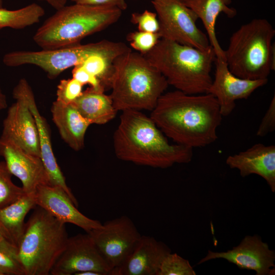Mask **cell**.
Here are the masks:
<instances>
[{
    "label": "cell",
    "mask_w": 275,
    "mask_h": 275,
    "mask_svg": "<svg viewBox=\"0 0 275 275\" xmlns=\"http://www.w3.org/2000/svg\"><path fill=\"white\" fill-rule=\"evenodd\" d=\"M226 164L245 177L256 174L263 178L275 192V146L258 143L237 154L229 155Z\"/></svg>",
    "instance_id": "d6986e66"
},
{
    "label": "cell",
    "mask_w": 275,
    "mask_h": 275,
    "mask_svg": "<svg viewBox=\"0 0 275 275\" xmlns=\"http://www.w3.org/2000/svg\"><path fill=\"white\" fill-rule=\"evenodd\" d=\"M3 7V1L0 0V8Z\"/></svg>",
    "instance_id": "74e56055"
},
{
    "label": "cell",
    "mask_w": 275,
    "mask_h": 275,
    "mask_svg": "<svg viewBox=\"0 0 275 275\" xmlns=\"http://www.w3.org/2000/svg\"><path fill=\"white\" fill-rule=\"evenodd\" d=\"M275 30L264 18H255L231 36L225 61L235 75L246 79H268L275 68Z\"/></svg>",
    "instance_id": "8992f818"
},
{
    "label": "cell",
    "mask_w": 275,
    "mask_h": 275,
    "mask_svg": "<svg viewBox=\"0 0 275 275\" xmlns=\"http://www.w3.org/2000/svg\"><path fill=\"white\" fill-rule=\"evenodd\" d=\"M104 92L89 87L71 104L91 124H105L116 117L118 111L110 95Z\"/></svg>",
    "instance_id": "603a6c76"
},
{
    "label": "cell",
    "mask_w": 275,
    "mask_h": 275,
    "mask_svg": "<svg viewBox=\"0 0 275 275\" xmlns=\"http://www.w3.org/2000/svg\"><path fill=\"white\" fill-rule=\"evenodd\" d=\"M182 1H185V0H182Z\"/></svg>",
    "instance_id": "ab89813d"
},
{
    "label": "cell",
    "mask_w": 275,
    "mask_h": 275,
    "mask_svg": "<svg viewBox=\"0 0 275 275\" xmlns=\"http://www.w3.org/2000/svg\"><path fill=\"white\" fill-rule=\"evenodd\" d=\"M44 14V9L36 3L14 10L1 7L0 29H24L39 22Z\"/></svg>",
    "instance_id": "cb8c5ba5"
},
{
    "label": "cell",
    "mask_w": 275,
    "mask_h": 275,
    "mask_svg": "<svg viewBox=\"0 0 275 275\" xmlns=\"http://www.w3.org/2000/svg\"><path fill=\"white\" fill-rule=\"evenodd\" d=\"M150 117L176 144L192 149L214 143L223 116L209 93L188 94L175 90L164 93Z\"/></svg>",
    "instance_id": "6da1fadb"
},
{
    "label": "cell",
    "mask_w": 275,
    "mask_h": 275,
    "mask_svg": "<svg viewBox=\"0 0 275 275\" xmlns=\"http://www.w3.org/2000/svg\"><path fill=\"white\" fill-rule=\"evenodd\" d=\"M160 39L158 33L140 31L130 32L127 36V40L131 47L143 55L151 51Z\"/></svg>",
    "instance_id": "f1b7e54d"
},
{
    "label": "cell",
    "mask_w": 275,
    "mask_h": 275,
    "mask_svg": "<svg viewBox=\"0 0 275 275\" xmlns=\"http://www.w3.org/2000/svg\"><path fill=\"white\" fill-rule=\"evenodd\" d=\"M109 95L116 110L151 111L169 84L142 54L132 50L113 62Z\"/></svg>",
    "instance_id": "3957f363"
},
{
    "label": "cell",
    "mask_w": 275,
    "mask_h": 275,
    "mask_svg": "<svg viewBox=\"0 0 275 275\" xmlns=\"http://www.w3.org/2000/svg\"><path fill=\"white\" fill-rule=\"evenodd\" d=\"M12 174L5 161H0V209L20 199L25 193L12 181Z\"/></svg>",
    "instance_id": "4316f807"
},
{
    "label": "cell",
    "mask_w": 275,
    "mask_h": 275,
    "mask_svg": "<svg viewBox=\"0 0 275 275\" xmlns=\"http://www.w3.org/2000/svg\"><path fill=\"white\" fill-rule=\"evenodd\" d=\"M7 107V98L0 87V111L6 108Z\"/></svg>",
    "instance_id": "d590c367"
},
{
    "label": "cell",
    "mask_w": 275,
    "mask_h": 275,
    "mask_svg": "<svg viewBox=\"0 0 275 275\" xmlns=\"http://www.w3.org/2000/svg\"><path fill=\"white\" fill-rule=\"evenodd\" d=\"M114 60V59L105 54L95 53L88 57L79 65L97 79L105 90L109 88Z\"/></svg>",
    "instance_id": "d4e9b609"
},
{
    "label": "cell",
    "mask_w": 275,
    "mask_h": 275,
    "mask_svg": "<svg viewBox=\"0 0 275 275\" xmlns=\"http://www.w3.org/2000/svg\"><path fill=\"white\" fill-rule=\"evenodd\" d=\"M75 4L89 6H108L117 7L122 11L126 9L125 0H69Z\"/></svg>",
    "instance_id": "836d02e7"
},
{
    "label": "cell",
    "mask_w": 275,
    "mask_h": 275,
    "mask_svg": "<svg viewBox=\"0 0 275 275\" xmlns=\"http://www.w3.org/2000/svg\"><path fill=\"white\" fill-rule=\"evenodd\" d=\"M214 64V77L207 93L216 99L223 117L232 113L237 100L248 99L254 91L268 82V79L250 80L235 75L224 60L216 58Z\"/></svg>",
    "instance_id": "5bb4252c"
},
{
    "label": "cell",
    "mask_w": 275,
    "mask_h": 275,
    "mask_svg": "<svg viewBox=\"0 0 275 275\" xmlns=\"http://www.w3.org/2000/svg\"><path fill=\"white\" fill-rule=\"evenodd\" d=\"M224 259L240 269L254 270L257 275L275 274V252L257 234L246 235L239 244L226 252L208 251L198 265L211 260Z\"/></svg>",
    "instance_id": "7c38bea8"
},
{
    "label": "cell",
    "mask_w": 275,
    "mask_h": 275,
    "mask_svg": "<svg viewBox=\"0 0 275 275\" xmlns=\"http://www.w3.org/2000/svg\"><path fill=\"white\" fill-rule=\"evenodd\" d=\"M122 13V10L112 6H64L38 29L33 40L42 49L73 45L116 23Z\"/></svg>",
    "instance_id": "5b68a950"
},
{
    "label": "cell",
    "mask_w": 275,
    "mask_h": 275,
    "mask_svg": "<svg viewBox=\"0 0 275 275\" xmlns=\"http://www.w3.org/2000/svg\"><path fill=\"white\" fill-rule=\"evenodd\" d=\"M275 129V96L272 98L269 106L258 128L256 135L263 137Z\"/></svg>",
    "instance_id": "1f68e13d"
},
{
    "label": "cell",
    "mask_w": 275,
    "mask_h": 275,
    "mask_svg": "<svg viewBox=\"0 0 275 275\" xmlns=\"http://www.w3.org/2000/svg\"><path fill=\"white\" fill-rule=\"evenodd\" d=\"M72 78L77 80L83 86L88 85L90 87L105 91L99 80L89 74L81 66H74L72 70Z\"/></svg>",
    "instance_id": "d6a6232c"
},
{
    "label": "cell",
    "mask_w": 275,
    "mask_h": 275,
    "mask_svg": "<svg viewBox=\"0 0 275 275\" xmlns=\"http://www.w3.org/2000/svg\"><path fill=\"white\" fill-rule=\"evenodd\" d=\"M16 99L3 121L1 137L10 140L27 152L41 157L39 132L35 118L23 98Z\"/></svg>",
    "instance_id": "2e32d148"
},
{
    "label": "cell",
    "mask_w": 275,
    "mask_h": 275,
    "mask_svg": "<svg viewBox=\"0 0 275 275\" xmlns=\"http://www.w3.org/2000/svg\"><path fill=\"white\" fill-rule=\"evenodd\" d=\"M0 155L12 175L22 183L26 194H34L40 185L49 184L41 157L31 154L14 142L0 136Z\"/></svg>",
    "instance_id": "9a60e30c"
},
{
    "label": "cell",
    "mask_w": 275,
    "mask_h": 275,
    "mask_svg": "<svg viewBox=\"0 0 275 275\" xmlns=\"http://www.w3.org/2000/svg\"><path fill=\"white\" fill-rule=\"evenodd\" d=\"M2 238H3V237L2 236V235H1V234H0V239H2Z\"/></svg>",
    "instance_id": "f35d334b"
},
{
    "label": "cell",
    "mask_w": 275,
    "mask_h": 275,
    "mask_svg": "<svg viewBox=\"0 0 275 275\" xmlns=\"http://www.w3.org/2000/svg\"><path fill=\"white\" fill-rule=\"evenodd\" d=\"M37 206L34 194H25L14 203L0 209V234L17 248L24 232L25 217Z\"/></svg>",
    "instance_id": "7402d4cb"
},
{
    "label": "cell",
    "mask_w": 275,
    "mask_h": 275,
    "mask_svg": "<svg viewBox=\"0 0 275 275\" xmlns=\"http://www.w3.org/2000/svg\"><path fill=\"white\" fill-rule=\"evenodd\" d=\"M131 22L136 24L138 31L158 33L159 23L156 13L146 10L142 13L134 12L131 14Z\"/></svg>",
    "instance_id": "4dcf8cb0"
},
{
    "label": "cell",
    "mask_w": 275,
    "mask_h": 275,
    "mask_svg": "<svg viewBox=\"0 0 275 275\" xmlns=\"http://www.w3.org/2000/svg\"><path fill=\"white\" fill-rule=\"evenodd\" d=\"M83 85L73 78L62 79L57 86L56 100L70 104L82 94Z\"/></svg>",
    "instance_id": "f546056e"
},
{
    "label": "cell",
    "mask_w": 275,
    "mask_h": 275,
    "mask_svg": "<svg viewBox=\"0 0 275 275\" xmlns=\"http://www.w3.org/2000/svg\"><path fill=\"white\" fill-rule=\"evenodd\" d=\"M75 275H102V274L97 271L89 270L78 272Z\"/></svg>",
    "instance_id": "8d00e7d4"
},
{
    "label": "cell",
    "mask_w": 275,
    "mask_h": 275,
    "mask_svg": "<svg viewBox=\"0 0 275 275\" xmlns=\"http://www.w3.org/2000/svg\"><path fill=\"white\" fill-rule=\"evenodd\" d=\"M183 2L202 22L216 58L225 60V51L216 37L215 25L217 18L221 13L230 18L236 15V10L229 7L232 0H185Z\"/></svg>",
    "instance_id": "44dd1931"
},
{
    "label": "cell",
    "mask_w": 275,
    "mask_h": 275,
    "mask_svg": "<svg viewBox=\"0 0 275 275\" xmlns=\"http://www.w3.org/2000/svg\"><path fill=\"white\" fill-rule=\"evenodd\" d=\"M17 246L25 275H48L69 238L65 224L37 206Z\"/></svg>",
    "instance_id": "52a82bcc"
},
{
    "label": "cell",
    "mask_w": 275,
    "mask_h": 275,
    "mask_svg": "<svg viewBox=\"0 0 275 275\" xmlns=\"http://www.w3.org/2000/svg\"><path fill=\"white\" fill-rule=\"evenodd\" d=\"M167 138L142 111H123L113 136L115 154L121 160L154 168L190 162L193 149L170 144Z\"/></svg>",
    "instance_id": "7a4b0ae2"
},
{
    "label": "cell",
    "mask_w": 275,
    "mask_h": 275,
    "mask_svg": "<svg viewBox=\"0 0 275 275\" xmlns=\"http://www.w3.org/2000/svg\"><path fill=\"white\" fill-rule=\"evenodd\" d=\"M52 120L62 139L75 151L85 146L86 131L91 123L72 104L54 101L51 107Z\"/></svg>",
    "instance_id": "ffe728a7"
},
{
    "label": "cell",
    "mask_w": 275,
    "mask_h": 275,
    "mask_svg": "<svg viewBox=\"0 0 275 275\" xmlns=\"http://www.w3.org/2000/svg\"><path fill=\"white\" fill-rule=\"evenodd\" d=\"M159 23L160 39L206 50L211 46L207 34L197 25L198 18L182 0H151Z\"/></svg>",
    "instance_id": "9c48e42d"
},
{
    "label": "cell",
    "mask_w": 275,
    "mask_h": 275,
    "mask_svg": "<svg viewBox=\"0 0 275 275\" xmlns=\"http://www.w3.org/2000/svg\"><path fill=\"white\" fill-rule=\"evenodd\" d=\"M88 233L112 269L124 262L142 236L127 215L108 220Z\"/></svg>",
    "instance_id": "30bf717a"
},
{
    "label": "cell",
    "mask_w": 275,
    "mask_h": 275,
    "mask_svg": "<svg viewBox=\"0 0 275 275\" xmlns=\"http://www.w3.org/2000/svg\"><path fill=\"white\" fill-rule=\"evenodd\" d=\"M39 1V0H38ZM47 3L49 5L56 10L65 6L68 0H39Z\"/></svg>",
    "instance_id": "e575fe53"
},
{
    "label": "cell",
    "mask_w": 275,
    "mask_h": 275,
    "mask_svg": "<svg viewBox=\"0 0 275 275\" xmlns=\"http://www.w3.org/2000/svg\"><path fill=\"white\" fill-rule=\"evenodd\" d=\"M25 275L17 248L7 240L0 239V275Z\"/></svg>",
    "instance_id": "484cf974"
},
{
    "label": "cell",
    "mask_w": 275,
    "mask_h": 275,
    "mask_svg": "<svg viewBox=\"0 0 275 275\" xmlns=\"http://www.w3.org/2000/svg\"><path fill=\"white\" fill-rule=\"evenodd\" d=\"M111 270L91 236L87 233L68 238L50 274L71 275L91 270L102 275H109Z\"/></svg>",
    "instance_id": "8fae6325"
},
{
    "label": "cell",
    "mask_w": 275,
    "mask_h": 275,
    "mask_svg": "<svg viewBox=\"0 0 275 275\" xmlns=\"http://www.w3.org/2000/svg\"><path fill=\"white\" fill-rule=\"evenodd\" d=\"M130 50L131 49L123 42L103 40L54 49L13 51L4 55L3 62L9 67L25 65L37 66L52 79L66 69L81 64L92 54L102 53L115 59Z\"/></svg>",
    "instance_id": "ba28073f"
},
{
    "label": "cell",
    "mask_w": 275,
    "mask_h": 275,
    "mask_svg": "<svg viewBox=\"0 0 275 275\" xmlns=\"http://www.w3.org/2000/svg\"><path fill=\"white\" fill-rule=\"evenodd\" d=\"M34 196L37 206L64 224L75 225L88 233L102 226L99 221L90 218L78 210L67 194L59 187L40 185Z\"/></svg>",
    "instance_id": "e0dca14e"
},
{
    "label": "cell",
    "mask_w": 275,
    "mask_h": 275,
    "mask_svg": "<svg viewBox=\"0 0 275 275\" xmlns=\"http://www.w3.org/2000/svg\"><path fill=\"white\" fill-rule=\"evenodd\" d=\"M171 252L164 242L150 236L142 235L127 259L112 269L109 275H157L162 260Z\"/></svg>",
    "instance_id": "ac0fdd59"
},
{
    "label": "cell",
    "mask_w": 275,
    "mask_h": 275,
    "mask_svg": "<svg viewBox=\"0 0 275 275\" xmlns=\"http://www.w3.org/2000/svg\"><path fill=\"white\" fill-rule=\"evenodd\" d=\"M13 96L24 99L35 118L39 132L41 158L48 175L49 185L61 188L74 204L77 205V201L67 186L54 155L49 126L38 109L33 90L25 79L19 80L13 89Z\"/></svg>",
    "instance_id": "4fadbf2b"
},
{
    "label": "cell",
    "mask_w": 275,
    "mask_h": 275,
    "mask_svg": "<svg viewBox=\"0 0 275 275\" xmlns=\"http://www.w3.org/2000/svg\"><path fill=\"white\" fill-rule=\"evenodd\" d=\"M166 78L169 85L188 94L207 93L212 83L211 71L216 54L206 50L160 39L144 55Z\"/></svg>",
    "instance_id": "277c9868"
},
{
    "label": "cell",
    "mask_w": 275,
    "mask_h": 275,
    "mask_svg": "<svg viewBox=\"0 0 275 275\" xmlns=\"http://www.w3.org/2000/svg\"><path fill=\"white\" fill-rule=\"evenodd\" d=\"M189 261L176 253L168 254L162 260L157 275H196Z\"/></svg>",
    "instance_id": "83f0119b"
}]
</instances>
